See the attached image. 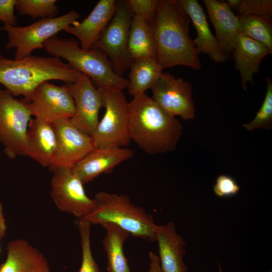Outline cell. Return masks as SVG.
Here are the masks:
<instances>
[{"mask_svg":"<svg viewBox=\"0 0 272 272\" xmlns=\"http://www.w3.org/2000/svg\"><path fill=\"white\" fill-rule=\"evenodd\" d=\"M191 20L176 0H159L151 24L156 42L157 61L163 70L184 65L202 68L193 39L189 33Z\"/></svg>","mask_w":272,"mask_h":272,"instance_id":"1","label":"cell"},{"mask_svg":"<svg viewBox=\"0 0 272 272\" xmlns=\"http://www.w3.org/2000/svg\"><path fill=\"white\" fill-rule=\"evenodd\" d=\"M129 133L138 147L149 155L173 151L182 132L180 121L146 93L128 102Z\"/></svg>","mask_w":272,"mask_h":272,"instance_id":"2","label":"cell"},{"mask_svg":"<svg viewBox=\"0 0 272 272\" xmlns=\"http://www.w3.org/2000/svg\"><path fill=\"white\" fill-rule=\"evenodd\" d=\"M83 74L56 57L30 55L20 59L0 57V83L13 96L27 100L40 84L49 80L75 83Z\"/></svg>","mask_w":272,"mask_h":272,"instance_id":"3","label":"cell"},{"mask_svg":"<svg viewBox=\"0 0 272 272\" xmlns=\"http://www.w3.org/2000/svg\"><path fill=\"white\" fill-rule=\"evenodd\" d=\"M94 199L95 209L80 219L101 226L112 223L133 236L152 242L156 241L158 225L153 217L144 208L133 203L128 195L100 191L96 193Z\"/></svg>","mask_w":272,"mask_h":272,"instance_id":"4","label":"cell"},{"mask_svg":"<svg viewBox=\"0 0 272 272\" xmlns=\"http://www.w3.org/2000/svg\"><path fill=\"white\" fill-rule=\"evenodd\" d=\"M46 52L54 57L62 58L74 69L87 75L98 87L123 91L128 80L114 71L107 55L98 49L84 50L76 39L54 36L44 44Z\"/></svg>","mask_w":272,"mask_h":272,"instance_id":"5","label":"cell"},{"mask_svg":"<svg viewBox=\"0 0 272 272\" xmlns=\"http://www.w3.org/2000/svg\"><path fill=\"white\" fill-rule=\"evenodd\" d=\"M105 111L91 135L95 149L126 147L130 143L128 102L123 91L98 87Z\"/></svg>","mask_w":272,"mask_h":272,"instance_id":"6","label":"cell"},{"mask_svg":"<svg viewBox=\"0 0 272 272\" xmlns=\"http://www.w3.org/2000/svg\"><path fill=\"white\" fill-rule=\"evenodd\" d=\"M80 17L77 12L71 10L59 17L41 19L28 26L4 24L2 28L8 38L5 48L16 49L15 59L29 56L34 50L44 48L46 41L73 24Z\"/></svg>","mask_w":272,"mask_h":272,"instance_id":"7","label":"cell"},{"mask_svg":"<svg viewBox=\"0 0 272 272\" xmlns=\"http://www.w3.org/2000/svg\"><path fill=\"white\" fill-rule=\"evenodd\" d=\"M32 115L25 99L0 89V142L11 159L26 156V136Z\"/></svg>","mask_w":272,"mask_h":272,"instance_id":"8","label":"cell"},{"mask_svg":"<svg viewBox=\"0 0 272 272\" xmlns=\"http://www.w3.org/2000/svg\"><path fill=\"white\" fill-rule=\"evenodd\" d=\"M132 15L127 1L117 2L112 19L92 48L103 52L110 61L115 72L121 77L132 62L128 47Z\"/></svg>","mask_w":272,"mask_h":272,"instance_id":"9","label":"cell"},{"mask_svg":"<svg viewBox=\"0 0 272 272\" xmlns=\"http://www.w3.org/2000/svg\"><path fill=\"white\" fill-rule=\"evenodd\" d=\"M52 172L50 196L58 210L79 219L91 213L96 201L86 194L84 184L72 169L61 167Z\"/></svg>","mask_w":272,"mask_h":272,"instance_id":"10","label":"cell"},{"mask_svg":"<svg viewBox=\"0 0 272 272\" xmlns=\"http://www.w3.org/2000/svg\"><path fill=\"white\" fill-rule=\"evenodd\" d=\"M26 101L32 116L48 123L70 119L75 113L74 101L65 84L57 86L44 82Z\"/></svg>","mask_w":272,"mask_h":272,"instance_id":"11","label":"cell"},{"mask_svg":"<svg viewBox=\"0 0 272 272\" xmlns=\"http://www.w3.org/2000/svg\"><path fill=\"white\" fill-rule=\"evenodd\" d=\"M152 98L167 112L184 120L195 117V106L190 83L182 78L162 73L150 89Z\"/></svg>","mask_w":272,"mask_h":272,"instance_id":"12","label":"cell"},{"mask_svg":"<svg viewBox=\"0 0 272 272\" xmlns=\"http://www.w3.org/2000/svg\"><path fill=\"white\" fill-rule=\"evenodd\" d=\"M74 101L75 113L71 123L83 132L91 135L99 122V113L103 107L101 95L90 78L83 74L77 81L66 84Z\"/></svg>","mask_w":272,"mask_h":272,"instance_id":"13","label":"cell"},{"mask_svg":"<svg viewBox=\"0 0 272 272\" xmlns=\"http://www.w3.org/2000/svg\"><path fill=\"white\" fill-rule=\"evenodd\" d=\"M53 124L57 135V150L49 169L51 171L61 167L72 169L95 149L91 137L76 128L70 119L58 120Z\"/></svg>","mask_w":272,"mask_h":272,"instance_id":"14","label":"cell"},{"mask_svg":"<svg viewBox=\"0 0 272 272\" xmlns=\"http://www.w3.org/2000/svg\"><path fill=\"white\" fill-rule=\"evenodd\" d=\"M133 150L126 147L96 148L72 169L84 184L92 181L102 174H108L121 163L134 155Z\"/></svg>","mask_w":272,"mask_h":272,"instance_id":"15","label":"cell"},{"mask_svg":"<svg viewBox=\"0 0 272 272\" xmlns=\"http://www.w3.org/2000/svg\"><path fill=\"white\" fill-rule=\"evenodd\" d=\"M117 7V2L115 0H100L82 22L77 21L63 31L76 37L82 49L90 50L112 19Z\"/></svg>","mask_w":272,"mask_h":272,"instance_id":"16","label":"cell"},{"mask_svg":"<svg viewBox=\"0 0 272 272\" xmlns=\"http://www.w3.org/2000/svg\"><path fill=\"white\" fill-rule=\"evenodd\" d=\"M179 5L186 13L196 32L193 39L199 53L207 54L216 62H224L228 56L225 54L218 41L212 33L202 7L196 0H178Z\"/></svg>","mask_w":272,"mask_h":272,"instance_id":"17","label":"cell"},{"mask_svg":"<svg viewBox=\"0 0 272 272\" xmlns=\"http://www.w3.org/2000/svg\"><path fill=\"white\" fill-rule=\"evenodd\" d=\"M57 135L53 123L31 119L26 136V156L49 168L55 159Z\"/></svg>","mask_w":272,"mask_h":272,"instance_id":"18","label":"cell"},{"mask_svg":"<svg viewBox=\"0 0 272 272\" xmlns=\"http://www.w3.org/2000/svg\"><path fill=\"white\" fill-rule=\"evenodd\" d=\"M156 241L158 244V257L162 272H189L183 260L186 243L176 232L173 222L158 225Z\"/></svg>","mask_w":272,"mask_h":272,"instance_id":"19","label":"cell"},{"mask_svg":"<svg viewBox=\"0 0 272 272\" xmlns=\"http://www.w3.org/2000/svg\"><path fill=\"white\" fill-rule=\"evenodd\" d=\"M6 249L7 258L0 264V272H50L45 256L28 241L12 240Z\"/></svg>","mask_w":272,"mask_h":272,"instance_id":"20","label":"cell"},{"mask_svg":"<svg viewBox=\"0 0 272 272\" xmlns=\"http://www.w3.org/2000/svg\"><path fill=\"white\" fill-rule=\"evenodd\" d=\"M209 17L212 23L218 41L225 54L233 52L239 34V20L227 2L217 0H204Z\"/></svg>","mask_w":272,"mask_h":272,"instance_id":"21","label":"cell"},{"mask_svg":"<svg viewBox=\"0 0 272 272\" xmlns=\"http://www.w3.org/2000/svg\"><path fill=\"white\" fill-rule=\"evenodd\" d=\"M233 53L242 87L246 91L247 84L253 83V76L259 71L262 59L271 53L262 44L240 33Z\"/></svg>","mask_w":272,"mask_h":272,"instance_id":"22","label":"cell"},{"mask_svg":"<svg viewBox=\"0 0 272 272\" xmlns=\"http://www.w3.org/2000/svg\"><path fill=\"white\" fill-rule=\"evenodd\" d=\"M128 47L132 62L146 58L157 60L156 45L151 24L141 16L132 15Z\"/></svg>","mask_w":272,"mask_h":272,"instance_id":"23","label":"cell"},{"mask_svg":"<svg viewBox=\"0 0 272 272\" xmlns=\"http://www.w3.org/2000/svg\"><path fill=\"white\" fill-rule=\"evenodd\" d=\"M102 227L106 231L102 244L107 255V272H131L123 250L129 233L112 223H107Z\"/></svg>","mask_w":272,"mask_h":272,"instance_id":"24","label":"cell"},{"mask_svg":"<svg viewBox=\"0 0 272 272\" xmlns=\"http://www.w3.org/2000/svg\"><path fill=\"white\" fill-rule=\"evenodd\" d=\"M129 68L127 89L132 97L151 89L163 73L157 60L155 59L146 58L134 61Z\"/></svg>","mask_w":272,"mask_h":272,"instance_id":"25","label":"cell"},{"mask_svg":"<svg viewBox=\"0 0 272 272\" xmlns=\"http://www.w3.org/2000/svg\"><path fill=\"white\" fill-rule=\"evenodd\" d=\"M239 33L264 45L272 53L271 21L253 15H238Z\"/></svg>","mask_w":272,"mask_h":272,"instance_id":"26","label":"cell"},{"mask_svg":"<svg viewBox=\"0 0 272 272\" xmlns=\"http://www.w3.org/2000/svg\"><path fill=\"white\" fill-rule=\"evenodd\" d=\"M55 0H16L15 8L21 15L32 19L53 18L58 12Z\"/></svg>","mask_w":272,"mask_h":272,"instance_id":"27","label":"cell"},{"mask_svg":"<svg viewBox=\"0 0 272 272\" xmlns=\"http://www.w3.org/2000/svg\"><path fill=\"white\" fill-rule=\"evenodd\" d=\"M231 8L236 9L239 15H253L271 21V0H228Z\"/></svg>","mask_w":272,"mask_h":272,"instance_id":"28","label":"cell"},{"mask_svg":"<svg viewBox=\"0 0 272 272\" xmlns=\"http://www.w3.org/2000/svg\"><path fill=\"white\" fill-rule=\"evenodd\" d=\"M266 91L261 106L254 119L249 123L243 124L248 131L257 128L269 129L272 125V82L266 77Z\"/></svg>","mask_w":272,"mask_h":272,"instance_id":"29","label":"cell"},{"mask_svg":"<svg viewBox=\"0 0 272 272\" xmlns=\"http://www.w3.org/2000/svg\"><path fill=\"white\" fill-rule=\"evenodd\" d=\"M90 226V223L84 220L79 219L78 222L82 252V264L79 272H101L92 253Z\"/></svg>","mask_w":272,"mask_h":272,"instance_id":"30","label":"cell"},{"mask_svg":"<svg viewBox=\"0 0 272 272\" xmlns=\"http://www.w3.org/2000/svg\"><path fill=\"white\" fill-rule=\"evenodd\" d=\"M127 3L133 14L138 15L151 24L155 16L159 0H128Z\"/></svg>","mask_w":272,"mask_h":272,"instance_id":"31","label":"cell"},{"mask_svg":"<svg viewBox=\"0 0 272 272\" xmlns=\"http://www.w3.org/2000/svg\"><path fill=\"white\" fill-rule=\"evenodd\" d=\"M213 190L219 197H228L236 194L240 190V187L233 177L221 174L217 177Z\"/></svg>","mask_w":272,"mask_h":272,"instance_id":"32","label":"cell"},{"mask_svg":"<svg viewBox=\"0 0 272 272\" xmlns=\"http://www.w3.org/2000/svg\"><path fill=\"white\" fill-rule=\"evenodd\" d=\"M16 0H0V20L4 24L17 26V20L15 15Z\"/></svg>","mask_w":272,"mask_h":272,"instance_id":"33","label":"cell"},{"mask_svg":"<svg viewBox=\"0 0 272 272\" xmlns=\"http://www.w3.org/2000/svg\"><path fill=\"white\" fill-rule=\"evenodd\" d=\"M150 263L148 272H162L161 269L158 255L152 251L149 254Z\"/></svg>","mask_w":272,"mask_h":272,"instance_id":"34","label":"cell"},{"mask_svg":"<svg viewBox=\"0 0 272 272\" xmlns=\"http://www.w3.org/2000/svg\"><path fill=\"white\" fill-rule=\"evenodd\" d=\"M7 226L4 216L3 204L0 202V240L6 234Z\"/></svg>","mask_w":272,"mask_h":272,"instance_id":"35","label":"cell"},{"mask_svg":"<svg viewBox=\"0 0 272 272\" xmlns=\"http://www.w3.org/2000/svg\"><path fill=\"white\" fill-rule=\"evenodd\" d=\"M218 272H223L222 267L220 264V263L218 262Z\"/></svg>","mask_w":272,"mask_h":272,"instance_id":"36","label":"cell"},{"mask_svg":"<svg viewBox=\"0 0 272 272\" xmlns=\"http://www.w3.org/2000/svg\"><path fill=\"white\" fill-rule=\"evenodd\" d=\"M1 56H2V55H1V53H0V57H1Z\"/></svg>","mask_w":272,"mask_h":272,"instance_id":"37","label":"cell"},{"mask_svg":"<svg viewBox=\"0 0 272 272\" xmlns=\"http://www.w3.org/2000/svg\"><path fill=\"white\" fill-rule=\"evenodd\" d=\"M1 248H0V252H1Z\"/></svg>","mask_w":272,"mask_h":272,"instance_id":"38","label":"cell"}]
</instances>
